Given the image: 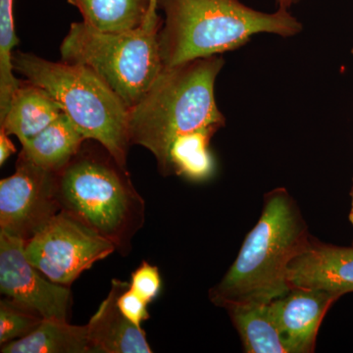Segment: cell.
Wrapping results in <instances>:
<instances>
[{
  "label": "cell",
  "mask_w": 353,
  "mask_h": 353,
  "mask_svg": "<svg viewBox=\"0 0 353 353\" xmlns=\"http://www.w3.org/2000/svg\"><path fill=\"white\" fill-rule=\"evenodd\" d=\"M148 304L143 297L131 289L130 283L118 297L121 312L139 327H141V323L150 319Z\"/></svg>",
  "instance_id": "cell-22"
},
{
  "label": "cell",
  "mask_w": 353,
  "mask_h": 353,
  "mask_svg": "<svg viewBox=\"0 0 353 353\" xmlns=\"http://www.w3.org/2000/svg\"><path fill=\"white\" fill-rule=\"evenodd\" d=\"M36 311L16 303L12 299L0 301V345L24 338L32 333L43 321Z\"/></svg>",
  "instance_id": "cell-20"
},
{
  "label": "cell",
  "mask_w": 353,
  "mask_h": 353,
  "mask_svg": "<svg viewBox=\"0 0 353 353\" xmlns=\"http://www.w3.org/2000/svg\"><path fill=\"white\" fill-rule=\"evenodd\" d=\"M14 0H0V120L6 116L14 92L23 81L14 75L13 48L19 43L16 37Z\"/></svg>",
  "instance_id": "cell-19"
},
{
  "label": "cell",
  "mask_w": 353,
  "mask_h": 353,
  "mask_svg": "<svg viewBox=\"0 0 353 353\" xmlns=\"http://www.w3.org/2000/svg\"><path fill=\"white\" fill-rule=\"evenodd\" d=\"M248 353H290L272 314L270 303H234L225 307Z\"/></svg>",
  "instance_id": "cell-15"
},
{
  "label": "cell",
  "mask_w": 353,
  "mask_h": 353,
  "mask_svg": "<svg viewBox=\"0 0 353 353\" xmlns=\"http://www.w3.org/2000/svg\"><path fill=\"white\" fill-rule=\"evenodd\" d=\"M58 173L18 157L13 175L0 181V231L26 243L57 213Z\"/></svg>",
  "instance_id": "cell-8"
},
{
  "label": "cell",
  "mask_w": 353,
  "mask_h": 353,
  "mask_svg": "<svg viewBox=\"0 0 353 353\" xmlns=\"http://www.w3.org/2000/svg\"><path fill=\"white\" fill-rule=\"evenodd\" d=\"M157 8L165 14L158 38L164 67L236 50L260 32L290 38L303 31L289 10L260 12L240 0H158Z\"/></svg>",
  "instance_id": "cell-3"
},
{
  "label": "cell",
  "mask_w": 353,
  "mask_h": 353,
  "mask_svg": "<svg viewBox=\"0 0 353 353\" xmlns=\"http://www.w3.org/2000/svg\"><path fill=\"white\" fill-rule=\"evenodd\" d=\"M303 216L287 190L264 197L261 216L248 234L226 275L209 290V299L225 308L234 303H270L285 296L288 267L310 241Z\"/></svg>",
  "instance_id": "cell-2"
},
{
  "label": "cell",
  "mask_w": 353,
  "mask_h": 353,
  "mask_svg": "<svg viewBox=\"0 0 353 353\" xmlns=\"http://www.w3.org/2000/svg\"><path fill=\"white\" fill-rule=\"evenodd\" d=\"M157 1L158 0H150V8L148 11V18H146L145 24L143 25L146 28L154 27L163 23V19L158 15L157 13Z\"/></svg>",
  "instance_id": "cell-24"
},
{
  "label": "cell",
  "mask_w": 353,
  "mask_h": 353,
  "mask_svg": "<svg viewBox=\"0 0 353 353\" xmlns=\"http://www.w3.org/2000/svg\"><path fill=\"white\" fill-rule=\"evenodd\" d=\"M340 297L325 290L292 289L271 301L272 314L290 353L314 352L323 319Z\"/></svg>",
  "instance_id": "cell-11"
},
{
  "label": "cell",
  "mask_w": 353,
  "mask_h": 353,
  "mask_svg": "<svg viewBox=\"0 0 353 353\" xmlns=\"http://www.w3.org/2000/svg\"><path fill=\"white\" fill-rule=\"evenodd\" d=\"M214 134L196 132L178 139L172 145L163 176L176 175L189 180H208L214 171V161L209 145Z\"/></svg>",
  "instance_id": "cell-18"
},
{
  "label": "cell",
  "mask_w": 353,
  "mask_h": 353,
  "mask_svg": "<svg viewBox=\"0 0 353 353\" xmlns=\"http://www.w3.org/2000/svg\"><path fill=\"white\" fill-rule=\"evenodd\" d=\"M162 24L104 32L83 22L72 23L60 46L61 61L92 70L131 109L164 68L158 39Z\"/></svg>",
  "instance_id": "cell-6"
},
{
  "label": "cell",
  "mask_w": 353,
  "mask_h": 353,
  "mask_svg": "<svg viewBox=\"0 0 353 353\" xmlns=\"http://www.w3.org/2000/svg\"><path fill=\"white\" fill-rule=\"evenodd\" d=\"M131 289L148 303H152L161 290L160 272L157 266L143 261L131 275Z\"/></svg>",
  "instance_id": "cell-21"
},
{
  "label": "cell",
  "mask_w": 353,
  "mask_h": 353,
  "mask_svg": "<svg viewBox=\"0 0 353 353\" xmlns=\"http://www.w3.org/2000/svg\"><path fill=\"white\" fill-rule=\"evenodd\" d=\"M88 141L65 113L22 145L21 157L46 170L60 173Z\"/></svg>",
  "instance_id": "cell-14"
},
{
  "label": "cell",
  "mask_w": 353,
  "mask_h": 353,
  "mask_svg": "<svg viewBox=\"0 0 353 353\" xmlns=\"http://www.w3.org/2000/svg\"><path fill=\"white\" fill-rule=\"evenodd\" d=\"M26 241L0 231V290L8 299L36 311L43 319L68 321L69 287L57 284L34 266L25 253Z\"/></svg>",
  "instance_id": "cell-9"
},
{
  "label": "cell",
  "mask_w": 353,
  "mask_h": 353,
  "mask_svg": "<svg viewBox=\"0 0 353 353\" xmlns=\"http://www.w3.org/2000/svg\"><path fill=\"white\" fill-rule=\"evenodd\" d=\"M85 141L58 173L60 212L82 223L127 255L132 238L145 224V199L134 189L127 168L101 143L87 145Z\"/></svg>",
  "instance_id": "cell-4"
},
{
  "label": "cell",
  "mask_w": 353,
  "mask_h": 353,
  "mask_svg": "<svg viewBox=\"0 0 353 353\" xmlns=\"http://www.w3.org/2000/svg\"><path fill=\"white\" fill-rule=\"evenodd\" d=\"M63 112L46 90L23 80L14 92L8 110L0 120V129L17 137L21 145L43 131Z\"/></svg>",
  "instance_id": "cell-13"
},
{
  "label": "cell",
  "mask_w": 353,
  "mask_h": 353,
  "mask_svg": "<svg viewBox=\"0 0 353 353\" xmlns=\"http://www.w3.org/2000/svg\"><path fill=\"white\" fill-rule=\"evenodd\" d=\"M16 152L15 145H13L9 134L0 129V165L3 166L7 159Z\"/></svg>",
  "instance_id": "cell-23"
},
{
  "label": "cell",
  "mask_w": 353,
  "mask_h": 353,
  "mask_svg": "<svg viewBox=\"0 0 353 353\" xmlns=\"http://www.w3.org/2000/svg\"><path fill=\"white\" fill-rule=\"evenodd\" d=\"M2 353L92 352L88 326H75L68 321L43 319L38 328L24 338L1 345Z\"/></svg>",
  "instance_id": "cell-16"
},
{
  "label": "cell",
  "mask_w": 353,
  "mask_h": 353,
  "mask_svg": "<svg viewBox=\"0 0 353 353\" xmlns=\"http://www.w3.org/2000/svg\"><path fill=\"white\" fill-rule=\"evenodd\" d=\"M116 248L66 213H57L26 243L28 260L46 278L70 287Z\"/></svg>",
  "instance_id": "cell-7"
},
{
  "label": "cell",
  "mask_w": 353,
  "mask_h": 353,
  "mask_svg": "<svg viewBox=\"0 0 353 353\" xmlns=\"http://www.w3.org/2000/svg\"><path fill=\"white\" fill-rule=\"evenodd\" d=\"M129 285L113 279L108 297L88 322V333L92 352L152 353L145 332L121 312L118 297Z\"/></svg>",
  "instance_id": "cell-12"
},
{
  "label": "cell",
  "mask_w": 353,
  "mask_h": 353,
  "mask_svg": "<svg viewBox=\"0 0 353 353\" xmlns=\"http://www.w3.org/2000/svg\"><path fill=\"white\" fill-rule=\"evenodd\" d=\"M350 220L353 226V183L352 189V206H350Z\"/></svg>",
  "instance_id": "cell-26"
},
{
  "label": "cell",
  "mask_w": 353,
  "mask_h": 353,
  "mask_svg": "<svg viewBox=\"0 0 353 353\" xmlns=\"http://www.w3.org/2000/svg\"><path fill=\"white\" fill-rule=\"evenodd\" d=\"M301 1V0H276V4H277L278 8L289 10L290 7Z\"/></svg>",
  "instance_id": "cell-25"
},
{
  "label": "cell",
  "mask_w": 353,
  "mask_h": 353,
  "mask_svg": "<svg viewBox=\"0 0 353 353\" xmlns=\"http://www.w3.org/2000/svg\"><path fill=\"white\" fill-rule=\"evenodd\" d=\"M292 289L319 290L341 296L353 292V246L341 248L311 240L288 267Z\"/></svg>",
  "instance_id": "cell-10"
},
{
  "label": "cell",
  "mask_w": 353,
  "mask_h": 353,
  "mask_svg": "<svg viewBox=\"0 0 353 353\" xmlns=\"http://www.w3.org/2000/svg\"><path fill=\"white\" fill-rule=\"evenodd\" d=\"M224 64V58L214 55L164 67L143 99L130 109L132 145L150 150L162 175L178 139L201 132L215 134L226 124L214 95Z\"/></svg>",
  "instance_id": "cell-1"
},
{
  "label": "cell",
  "mask_w": 353,
  "mask_h": 353,
  "mask_svg": "<svg viewBox=\"0 0 353 353\" xmlns=\"http://www.w3.org/2000/svg\"><path fill=\"white\" fill-rule=\"evenodd\" d=\"M83 16V22L97 31L121 32L145 24L150 0H68Z\"/></svg>",
  "instance_id": "cell-17"
},
{
  "label": "cell",
  "mask_w": 353,
  "mask_h": 353,
  "mask_svg": "<svg viewBox=\"0 0 353 353\" xmlns=\"http://www.w3.org/2000/svg\"><path fill=\"white\" fill-rule=\"evenodd\" d=\"M352 55H353V48H352Z\"/></svg>",
  "instance_id": "cell-27"
},
{
  "label": "cell",
  "mask_w": 353,
  "mask_h": 353,
  "mask_svg": "<svg viewBox=\"0 0 353 353\" xmlns=\"http://www.w3.org/2000/svg\"><path fill=\"white\" fill-rule=\"evenodd\" d=\"M14 72L46 90L88 141L101 143L127 168L130 109L92 70L14 51Z\"/></svg>",
  "instance_id": "cell-5"
}]
</instances>
